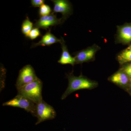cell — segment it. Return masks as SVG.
I'll list each match as a JSON object with an SVG mask.
<instances>
[{
	"mask_svg": "<svg viewBox=\"0 0 131 131\" xmlns=\"http://www.w3.org/2000/svg\"><path fill=\"white\" fill-rule=\"evenodd\" d=\"M43 83L39 78L22 87L18 90V95L25 96L36 104L43 100Z\"/></svg>",
	"mask_w": 131,
	"mask_h": 131,
	"instance_id": "obj_1",
	"label": "cell"
},
{
	"mask_svg": "<svg viewBox=\"0 0 131 131\" xmlns=\"http://www.w3.org/2000/svg\"><path fill=\"white\" fill-rule=\"evenodd\" d=\"M69 85L65 92L62 95V100L65 99L74 91L84 89H89L95 86V83L82 76L75 77L73 74L68 76Z\"/></svg>",
	"mask_w": 131,
	"mask_h": 131,
	"instance_id": "obj_2",
	"label": "cell"
},
{
	"mask_svg": "<svg viewBox=\"0 0 131 131\" xmlns=\"http://www.w3.org/2000/svg\"><path fill=\"white\" fill-rule=\"evenodd\" d=\"M34 116L37 118L35 125L49 120L54 119L56 116V112L54 108L43 100L36 104Z\"/></svg>",
	"mask_w": 131,
	"mask_h": 131,
	"instance_id": "obj_3",
	"label": "cell"
},
{
	"mask_svg": "<svg viewBox=\"0 0 131 131\" xmlns=\"http://www.w3.org/2000/svg\"><path fill=\"white\" fill-rule=\"evenodd\" d=\"M36 103L29 98L17 94L14 98L3 104V106H9L23 108L33 116L35 113Z\"/></svg>",
	"mask_w": 131,
	"mask_h": 131,
	"instance_id": "obj_4",
	"label": "cell"
},
{
	"mask_svg": "<svg viewBox=\"0 0 131 131\" xmlns=\"http://www.w3.org/2000/svg\"><path fill=\"white\" fill-rule=\"evenodd\" d=\"M38 78L31 66L29 64L25 66L19 72L15 85L16 89H19Z\"/></svg>",
	"mask_w": 131,
	"mask_h": 131,
	"instance_id": "obj_5",
	"label": "cell"
},
{
	"mask_svg": "<svg viewBox=\"0 0 131 131\" xmlns=\"http://www.w3.org/2000/svg\"><path fill=\"white\" fill-rule=\"evenodd\" d=\"M62 18L58 19L53 13L49 15L40 17L34 24V27L47 30L50 27L57 25L63 22Z\"/></svg>",
	"mask_w": 131,
	"mask_h": 131,
	"instance_id": "obj_6",
	"label": "cell"
},
{
	"mask_svg": "<svg viewBox=\"0 0 131 131\" xmlns=\"http://www.w3.org/2000/svg\"><path fill=\"white\" fill-rule=\"evenodd\" d=\"M51 1L54 4L52 13H61L62 15V19L63 20L71 11V6L69 2L65 0H52Z\"/></svg>",
	"mask_w": 131,
	"mask_h": 131,
	"instance_id": "obj_7",
	"label": "cell"
},
{
	"mask_svg": "<svg viewBox=\"0 0 131 131\" xmlns=\"http://www.w3.org/2000/svg\"><path fill=\"white\" fill-rule=\"evenodd\" d=\"M96 48H88L78 52L74 57L76 63H81L89 61L94 56L96 52Z\"/></svg>",
	"mask_w": 131,
	"mask_h": 131,
	"instance_id": "obj_8",
	"label": "cell"
},
{
	"mask_svg": "<svg viewBox=\"0 0 131 131\" xmlns=\"http://www.w3.org/2000/svg\"><path fill=\"white\" fill-rule=\"evenodd\" d=\"M61 39L57 38L51 33L50 31H49L42 36L41 40L39 42L37 43H34L32 46V47L38 46H49L56 43H61Z\"/></svg>",
	"mask_w": 131,
	"mask_h": 131,
	"instance_id": "obj_9",
	"label": "cell"
},
{
	"mask_svg": "<svg viewBox=\"0 0 131 131\" xmlns=\"http://www.w3.org/2000/svg\"><path fill=\"white\" fill-rule=\"evenodd\" d=\"M61 39L60 43L62 46V51L58 62L62 64H70L73 66L76 63L75 59L74 57H73L69 53L63 39L62 38Z\"/></svg>",
	"mask_w": 131,
	"mask_h": 131,
	"instance_id": "obj_10",
	"label": "cell"
},
{
	"mask_svg": "<svg viewBox=\"0 0 131 131\" xmlns=\"http://www.w3.org/2000/svg\"><path fill=\"white\" fill-rule=\"evenodd\" d=\"M118 38L121 42L126 43L131 42V24L125 25L119 28Z\"/></svg>",
	"mask_w": 131,
	"mask_h": 131,
	"instance_id": "obj_11",
	"label": "cell"
},
{
	"mask_svg": "<svg viewBox=\"0 0 131 131\" xmlns=\"http://www.w3.org/2000/svg\"><path fill=\"white\" fill-rule=\"evenodd\" d=\"M110 80L114 83L121 85H125L128 83L129 77L124 72H118L114 74L110 78Z\"/></svg>",
	"mask_w": 131,
	"mask_h": 131,
	"instance_id": "obj_12",
	"label": "cell"
},
{
	"mask_svg": "<svg viewBox=\"0 0 131 131\" xmlns=\"http://www.w3.org/2000/svg\"><path fill=\"white\" fill-rule=\"evenodd\" d=\"M118 60L121 64L131 62V45L120 53Z\"/></svg>",
	"mask_w": 131,
	"mask_h": 131,
	"instance_id": "obj_13",
	"label": "cell"
},
{
	"mask_svg": "<svg viewBox=\"0 0 131 131\" xmlns=\"http://www.w3.org/2000/svg\"><path fill=\"white\" fill-rule=\"evenodd\" d=\"M33 24L30 21L28 17H27L23 21L21 25V32L26 37H27L29 33L33 29Z\"/></svg>",
	"mask_w": 131,
	"mask_h": 131,
	"instance_id": "obj_14",
	"label": "cell"
},
{
	"mask_svg": "<svg viewBox=\"0 0 131 131\" xmlns=\"http://www.w3.org/2000/svg\"><path fill=\"white\" fill-rule=\"evenodd\" d=\"M51 12V9L49 5L43 4L40 7L39 13L40 17H42L49 15Z\"/></svg>",
	"mask_w": 131,
	"mask_h": 131,
	"instance_id": "obj_15",
	"label": "cell"
},
{
	"mask_svg": "<svg viewBox=\"0 0 131 131\" xmlns=\"http://www.w3.org/2000/svg\"><path fill=\"white\" fill-rule=\"evenodd\" d=\"M41 35V33L38 28L34 27L29 33L27 37L31 40H34L37 38Z\"/></svg>",
	"mask_w": 131,
	"mask_h": 131,
	"instance_id": "obj_16",
	"label": "cell"
},
{
	"mask_svg": "<svg viewBox=\"0 0 131 131\" xmlns=\"http://www.w3.org/2000/svg\"><path fill=\"white\" fill-rule=\"evenodd\" d=\"M44 0H31V1L32 6L34 7H39L44 4Z\"/></svg>",
	"mask_w": 131,
	"mask_h": 131,
	"instance_id": "obj_17",
	"label": "cell"
},
{
	"mask_svg": "<svg viewBox=\"0 0 131 131\" xmlns=\"http://www.w3.org/2000/svg\"><path fill=\"white\" fill-rule=\"evenodd\" d=\"M124 72L126 73L129 77L131 78V64H128L125 67Z\"/></svg>",
	"mask_w": 131,
	"mask_h": 131,
	"instance_id": "obj_18",
	"label": "cell"
},
{
	"mask_svg": "<svg viewBox=\"0 0 131 131\" xmlns=\"http://www.w3.org/2000/svg\"><path fill=\"white\" fill-rule=\"evenodd\" d=\"M130 83L131 84V78H130Z\"/></svg>",
	"mask_w": 131,
	"mask_h": 131,
	"instance_id": "obj_19",
	"label": "cell"
}]
</instances>
